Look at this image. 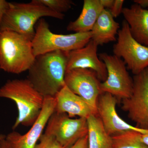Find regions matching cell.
Wrapping results in <instances>:
<instances>
[{
    "label": "cell",
    "mask_w": 148,
    "mask_h": 148,
    "mask_svg": "<svg viewBox=\"0 0 148 148\" xmlns=\"http://www.w3.org/2000/svg\"><path fill=\"white\" fill-rule=\"evenodd\" d=\"M67 52L56 51L36 56L27 79L44 97H54L65 85Z\"/></svg>",
    "instance_id": "obj_1"
},
{
    "label": "cell",
    "mask_w": 148,
    "mask_h": 148,
    "mask_svg": "<svg viewBox=\"0 0 148 148\" xmlns=\"http://www.w3.org/2000/svg\"><path fill=\"white\" fill-rule=\"evenodd\" d=\"M0 98L10 99L17 106L18 116L13 130L20 125L32 126L39 116L45 100L27 79L8 80L0 87Z\"/></svg>",
    "instance_id": "obj_2"
},
{
    "label": "cell",
    "mask_w": 148,
    "mask_h": 148,
    "mask_svg": "<svg viewBox=\"0 0 148 148\" xmlns=\"http://www.w3.org/2000/svg\"><path fill=\"white\" fill-rule=\"evenodd\" d=\"M32 39L8 30H0V70L19 74L28 71L34 64Z\"/></svg>",
    "instance_id": "obj_3"
},
{
    "label": "cell",
    "mask_w": 148,
    "mask_h": 148,
    "mask_svg": "<svg viewBox=\"0 0 148 148\" xmlns=\"http://www.w3.org/2000/svg\"><path fill=\"white\" fill-rule=\"evenodd\" d=\"M64 16V14L54 12L45 6L32 1L29 3L10 2L2 20L0 30L12 31L33 39L35 25L40 18L47 16L63 19Z\"/></svg>",
    "instance_id": "obj_4"
},
{
    "label": "cell",
    "mask_w": 148,
    "mask_h": 148,
    "mask_svg": "<svg viewBox=\"0 0 148 148\" xmlns=\"http://www.w3.org/2000/svg\"><path fill=\"white\" fill-rule=\"evenodd\" d=\"M92 38L91 32L57 34L51 32L49 25L43 18L37 22L32 40L35 56L56 51L69 52L83 47Z\"/></svg>",
    "instance_id": "obj_5"
},
{
    "label": "cell",
    "mask_w": 148,
    "mask_h": 148,
    "mask_svg": "<svg viewBox=\"0 0 148 148\" xmlns=\"http://www.w3.org/2000/svg\"><path fill=\"white\" fill-rule=\"evenodd\" d=\"M99 58L106 65L107 77L101 82V90L113 95L118 100L129 98L133 90V79L127 72L126 65L121 58L104 53Z\"/></svg>",
    "instance_id": "obj_6"
},
{
    "label": "cell",
    "mask_w": 148,
    "mask_h": 148,
    "mask_svg": "<svg viewBox=\"0 0 148 148\" xmlns=\"http://www.w3.org/2000/svg\"><path fill=\"white\" fill-rule=\"evenodd\" d=\"M113 51L114 55L122 59L135 75L148 68V47L132 37L125 20L118 33L117 41Z\"/></svg>",
    "instance_id": "obj_7"
},
{
    "label": "cell",
    "mask_w": 148,
    "mask_h": 148,
    "mask_svg": "<svg viewBox=\"0 0 148 148\" xmlns=\"http://www.w3.org/2000/svg\"><path fill=\"white\" fill-rule=\"evenodd\" d=\"M133 82L132 94L122 100L121 109L136 127L148 130V68L134 75Z\"/></svg>",
    "instance_id": "obj_8"
},
{
    "label": "cell",
    "mask_w": 148,
    "mask_h": 148,
    "mask_svg": "<svg viewBox=\"0 0 148 148\" xmlns=\"http://www.w3.org/2000/svg\"><path fill=\"white\" fill-rule=\"evenodd\" d=\"M45 133L52 135L65 148H69L88 134L87 119L70 117L54 112L49 118Z\"/></svg>",
    "instance_id": "obj_9"
},
{
    "label": "cell",
    "mask_w": 148,
    "mask_h": 148,
    "mask_svg": "<svg viewBox=\"0 0 148 148\" xmlns=\"http://www.w3.org/2000/svg\"><path fill=\"white\" fill-rule=\"evenodd\" d=\"M64 81L69 89L84 100L97 114L96 106L101 90V81L90 69H76L67 71Z\"/></svg>",
    "instance_id": "obj_10"
},
{
    "label": "cell",
    "mask_w": 148,
    "mask_h": 148,
    "mask_svg": "<svg viewBox=\"0 0 148 148\" xmlns=\"http://www.w3.org/2000/svg\"><path fill=\"white\" fill-rule=\"evenodd\" d=\"M118 100L108 92L101 93L97 101V114L101 119L106 132L112 137L123 135L130 131L145 134L147 130L138 128L127 123L118 114L116 106Z\"/></svg>",
    "instance_id": "obj_11"
},
{
    "label": "cell",
    "mask_w": 148,
    "mask_h": 148,
    "mask_svg": "<svg viewBox=\"0 0 148 148\" xmlns=\"http://www.w3.org/2000/svg\"><path fill=\"white\" fill-rule=\"evenodd\" d=\"M54 97H45L44 103L39 116L31 129L24 135L15 131L6 136L5 140L12 148H35L52 114L55 112Z\"/></svg>",
    "instance_id": "obj_12"
},
{
    "label": "cell",
    "mask_w": 148,
    "mask_h": 148,
    "mask_svg": "<svg viewBox=\"0 0 148 148\" xmlns=\"http://www.w3.org/2000/svg\"><path fill=\"white\" fill-rule=\"evenodd\" d=\"M98 46L91 39L83 47L67 52L66 71L76 69H90L96 73L101 81H105L107 69L97 54Z\"/></svg>",
    "instance_id": "obj_13"
},
{
    "label": "cell",
    "mask_w": 148,
    "mask_h": 148,
    "mask_svg": "<svg viewBox=\"0 0 148 148\" xmlns=\"http://www.w3.org/2000/svg\"><path fill=\"white\" fill-rule=\"evenodd\" d=\"M56 100L55 112L67 114L70 117L87 119L95 113L84 100L69 89L65 85L54 97Z\"/></svg>",
    "instance_id": "obj_14"
},
{
    "label": "cell",
    "mask_w": 148,
    "mask_h": 148,
    "mask_svg": "<svg viewBox=\"0 0 148 148\" xmlns=\"http://www.w3.org/2000/svg\"><path fill=\"white\" fill-rule=\"evenodd\" d=\"M122 13L129 25L132 37L143 45L148 47V10L135 4L124 8Z\"/></svg>",
    "instance_id": "obj_15"
},
{
    "label": "cell",
    "mask_w": 148,
    "mask_h": 148,
    "mask_svg": "<svg viewBox=\"0 0 148 148\" xmlns=\"http://www.w3.org/2000/svg\"><path fill=\"white\" fill-rule=\"evenodd\" d=\"M104 9L101 0H84L82 11L79 16L75 21L69 23L67 30L75 33L91 32Z\"/></svg>",
    "instance_id": "obj_16"
},
{
    "label": "cell",
    "mask_w": 148,
    "mask_h": 148,
    "mask_svg": "<svg viewBox=\"0 0 148 148\" xmlns=\"http://www.w3.org/2000/svg\"><path fill=\"white\" fill-rule=\"evenodd\" d=\"M120 27L110 11L104 9L91 31V40L98 46L115 41Z\"/></svg>",
    "instance_id": "obj_17"
},
{
    "label": "cell",
    "mask_w": 148,
    "mask_h": 148,
    "mask_svg": "<svg viewBox=\"0 0 148 148\" xmlns=\"http://www.w3.org/2000/svg\"><path fill=\"white\" fill-rule=\"evenodd\" d=\"M88 148H112V138L107 133L97 114L87 119Z\"/></svg>",
    "instance_id": "obj_18"
},
{
    "label": "cell",
    "mask_w": 148,
    "mask_h": 148,
    "mask_svg": "<svg viewBox=\"0 0 148 148\" xmlns=\"http://www.w3.org/2000/svg\"><path fill=\"white\" fill-rule=\"evenodd\" d=\"M140 133L130 131L123 135L112 137V148H148L140 140Z\"/></svg>",
    "instance_id": "obj_19"
},
{
    "label": "cell",
    "mask_w": 148,
    "mask_h": 148,
    "mask_svg": "<svg viewBox=\"0 0 148 148\" xmlns=\"http://www.w3.org/2000/svg\"><path fill=\"white\" fill-rule=\"evenodd\" d=\"M32 1L45 6L54 12L64 14L75 4L71 0H32Z\"/></svg>",
    "instance_id": "obj_20"
},
{
    "label": "cell",
    "mask_w": 148,
    "mask_h": 148,
    "mask_svg": "<svg viewBox=\"0 0 148 148\" xmlns=\"http://www.w3.org/2000/svg\"><path fill=\"white\" fill-rule=\"evenodd\" d=\"M35 148H65L52 135L44 133L42 135Z\"/></svg>",
    "instance_id": "obj_21"
},
{
    "label": "cell",
    "mask_w": 148,
    "mask_h": 148,
    "mask_svg": "<svg viewBox=\"0 0 148 148\" xmlns=\"http://www.w3.org/2000/svg\"><path fill=\"white\" fill-rule=\"evenodd\" d=\"M124 2L123 0H114L113 4L109 10L114 18H116L122 13Z\"/></svg>",
    "instance_id": "obj_22"
},
{
    "label": "cell",
    "mask_w": 148,
    "mask_h": 148,
    "mask_svg": "<svg viewBox=\"0 0 148 148\" xmlns=\"http://www.w3.org/2000/svg\"><path fill=\"white\" fill-rule=\"evenodd\" d=\"M9 3L5 0H0V26L3 17L8 8Z\"/></svg>",
    "instance_id": "obj_23"
},
{
    "label": "cell",
    "mask_w": 148,
    "mask_h": 148,
    "mask_svg": "<svg viewBox=\"0 0 148 148\" xmlns=\"http://www.w3.org/2000/svg\"><path fill=\"white\" fill-rule=\"evenodd\" d=\"M69 148H88L87 135L78 140Z\"/></svg>",
    "instance_id": "obj_24"
},
{
    "label": "cell",
    "mask_w": 148,
    "mask_h": 148,
    "mask_svg": "<svg viewBox=\"0 0 148 148\" xmlns=\"http://www.w3.org/2000/svg\"><path fill=\"white\" fill-rule=\"evenodd\" d=\"M101 1L104 8L110 9L113 4L114 0H101Z\"/></svg>",
    "instance_id": "obj_25"
},
{
    "label": "cell",
    "mask_w": 148,
    "mask_h": 148,
    "mask_svg": "<svg viewBox=\"0 0 148 148\" xmlns=\"http://www.w3.org/2000/svg\"><path fill=\"white\" fill-rule=\"evenodd\" d=\"M134 2L142 8L145 9L148 8V0H135Z\"/></svg>",
    "instance_id": "obj_26"
},
{
    "label": "cell",
    "mask_w": 148,
    "mask_h": 148,
    "mask_svg": "<svg viewBox=\"0 0 148 148\" xmlns=\"http://www.w3.org/2000/svg\"><path fill=\"white\" fill-rule=\"evenodd\" d=\"M140 141L148 147V133L145 134L140 133Z\"/></svg>",
    "instance_id": "obj_27"
},
{
    "label": "cell",
    "mask_w": 148,
    "mask_h": 148,
    "mask_svg": "<svg viewBox=\"0 0 148 148\" xmlns=\"http://www.w3.org/2000/svg\"><path fill=\"white\" fill-rule=\"evenodd\" d=\"M0 148H12L11 147L5 139H3L0 141Z\"/></svg>",
    "instance_id": "obj_28"
},
{
    "label": "cell",
    "mask_w": 148,
    "mask_h": 148,
    "mask_svg": "<svg viewBox=\"0 0 148 148\" xmlns=\"http://www.w3.org/2000/svg\"><path fill=\"white\" fill-rule=\"evenodd\" d=\"M5 137L6 136L5 135H3V134H0V141L3 140V139H5Z\"/></svg>",
    "instance_id": "obj_29"
},
{
    "label": "cell",
    "mask_w": 148,
    "mask_h": 148,
    "mask_svg": "<svg viewBox=\"0 0 148 148\" xmlns=\"http://www.w3.org/2000/svg\"></svg>",
    "instance_id": "obj_30"
}]
</instances>
